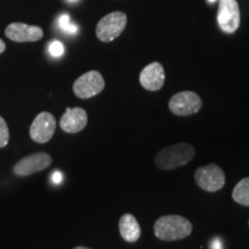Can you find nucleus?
<instances>
[{
	"instance_id": "1",
	"label": "nucleus",
	"mask_w": 249,
	"mask_h": 249,
	"mask_svg": "<svg viewBox=\"0 0 249 249\" xmlns=\"http://www.w3.org/2000/svg\"><path fill=\"white\" fill-rule=\"evenodd\" d=\"M193 224L179 214L161 216L155 222L154 232L156 238L163 241H177L191 235Z\"/></svg>"
},
{
	"instance_id": "2",
	"label": "nucleus",
	"mask_w": 249,
	"mask_h": 249,
	"mask_svg": "<svg viewBox=\"0 0 249 249\" xmlns=\"http://www.w3.org/2000/svg\"><path fill=\"white\" fill-rule=\"evenodd\" d=\"M195 156V148L186 142L164 148L156 155L155 164L158 169L171 171L188 164Z\"/></svg>"
},
{
	"instance_id": "3",
	"label": "nucleus",
	"mask_w": 249,
	"mask_h": 249,
	"mask_svg": "<svg viewBox=\"0 0 249 249\" xmlns=\"http://www.w3.org/2000/svg\"><path fill=\"white\" fill-rule=\"evenodd\" d=\"M126 24L127 15L124 12H112L99 20L96 27V36L101 42H112L123 34Z\"/></svg>"
},
{
	"instance_id": "4",
	"label": "nucleus",
	"mask_w": 249,
	"mask_h": 249,
	"mask_svg": "<svg viewBox=\"0 0 249 249\" xmlns=\"http://www.w3.org/2000/svg\"><path fill=\"white\" fill-rule=\"evenodd\" d=\"M195 182L205 192L214 193L220 191L225 186V173L217 164H209L198 167L194 173Z\"/></svg>"
},
{
	"instance_id": "5",
	"label": "nucleus",
	"mask_w": 249,
	"mask_h": 249,
	"mask_svg": "<svg viewBox=\"0 0 249 249\" xmlns=\"http://www.w3.org/2000/svg\"><path fill=\"white\" fill-rule=\"evenodd\" d=\"M105 88V81L97 71H90L82 74L73 85V91L76 97L89 99L101 93Z\"/></svg>"
},
{
	"instance_id": "6",
	"label": "nucleus",
	"mask_w": 249,
	"mask_h": 249,
	"mask_svg": "<svg viewBox=\"0 0 249 249\" xmlns=\"http://www.w3.org/2000/svg\"><path fill=\"white\" fill-rule=\"evenodd\" d=\"M217 22L226 34H234L240 27V8L236 0H219Z\"/></svg>"
},
{
	"instance_id": "7",
	"label": "nucleus",
	"mask_w": 249,
	"mask_h": 249,
	"mask_svg": "<svg viewBox=\"0 0 249 249\" xmlns=\"http://www.w3.org/2000/svg\"><path fill=\"white\" fill-rule=\"evenodd\" d=\"M202 107V99L193 91H181L172 96L169 102V108L178 117H187L197 113Z\"/></svg>"
},
{
	"instance_id": "8",
	"label": "nucleus",
	"mask_w": 249,
	"mask_h": 249,
	"mask_svg": "<svg viewBox=\"0 0 249 249\" xmlns=\"http://www.w3.org/2000/svg\"><path fill=\"white\" fill-rule=\"evenodd\" d=\"M55 128H57V123L53 114L50 112H40L30 126V138L33 141L40 144L48 143L53 138Z\"/></svg>"
},
{
	"instance_id": "9",
	"label": "nucleus",
	"mask_w": 249,
	"mask_h": 249,
	"mask_svg": "<svg viewBox=\"0 0 249 249\" xmlns=\"http://www.w3.org/2000/svg\"><path fill=\"white\" fill-rule=\"evenodd\" d=\"M52 164V157L46 152H37L27 156L14 165L13 172L18 177H27L48 169Z\"/></svg>"
},
{
	"instance_id": "10",
	"label": "nucleus",
	"mask_w": 249,
	"mask_h": 249,
	"mask_svg": "<svg viewBox=\"0 0 249 249\" xmlns=\"http://www.w3.org/2000/svg\"><path fill=\"white\" fill-rule=\"evenodd\" d=\"M6 37L13 42L18 43H26V42H37L42 39L43 33L42 28L37 26H29L26 23L14 22L7 26L5 30Z\"/></svg>"
},
{
	"instance_id": "11",
	"label": "nucleus",
	"mask_w": 249,
	"mask_h": 249,
	"mask_svg": "<svg viewBox=\"0 0 249 249\" xmlns=\"http://www.w3.org/2000/svg\"><path fill=\"white\" fill-rule=\"evenodd\" d=\"M165 82V71L160 62H151L140 73V83L148 91H158Z\"/></svg>"
},
{
	"instance_id": "12",
	"label": "nucleus",
	"mask_w": 249,
	"mask_h": 249,
	"mask_svg": "<svg viewBox=\"0 0 249 249\" xmlns=\"http://www.w3.org/2000/svg\"><path fill=\"white\" fill-rule=\"evenodd\" d=\"M60 128L68 134L82 132L88 124V114L82 107H68L60 119Z\"/></svg>"
},
{
	"instance_id": "13",
	"label": "nucleus",
	"mask_w": 249,
	"mask_h": 249,
	"mask_svg": "<svg viewBox=\"0 0 249 249\" xmlns=\"http://www.w3.org/2000/svg\"><path fill=\"white\" fill-rule=\"evenodd\" d=\"M119 232L127 242H136L141 238V226L132 213H124L120 217Z\"/></svg>"
},
{
	"instance_id": "14",
	"label": "nucleus",
	"mask_w": 249,
	"mask_h": 249,
	"mask_svg": "<svg viewBox=\"0 0 249 249\" xmlns=\"http://www.w3.org/2000/svg\"><path fill=\"white\" fill-rule=\"evenodd\" d=\"M232 198L236 203L249 207V177L241 179L232 192Z\"/></svg>"
},
{
	"instance_id": "15",
	"label": "nucleus",
	"mask_w": 249,
	"mask_h": 249,
	"mask_svg": "<svg viewBox=\"0 0 249 249\" xmlns=\"http://www.w3.org/2000/svg\"><path fill=\"white\" fill-rule=\"evenodd\" d=\"M58 26L64 33L70 34V35H74V34L77 33V26L71 22L70 15L67 14H62L59 17Z\"/></svg>"
},
{
	"instance_id": "16",
	"label": "nucleus",
	"mask_w": 249,
	"mask_h": 249,
	"mask_svg": "<svg viewBox=\"0 0 249 249\" xmlns=\"http://www.w3.org/2000/svg\"><path fill=\"white\" fill-rule=\"evenodd\" d=\"M9 142V129L5 119L0 117V148H5Z\"/></svg>"
},
{
	"instance_id": "17",
	"label": "nucleus",
	"mask_w": 249,
	"mask_h": 249,
	"mask_svg": "<svg viewBox=\"0 0 249 249\" xmlns=\"http://www.w3.org/2000/svg\"><path fill=\"white\" fill-rule=\"evenodd\" d=\"M65 48L60 40H52L49 44V53L54 58H59L64 54Z\"/></svg>"
},
{
	"instance_id": "18",
	"label": "nucleus",
	"mask_w": 249,
	"mask_h": 249,
	"mask_svg": "<svg viewBox=\"0 0 249 249\" xmlns=\"http://www.w3.org/2000/svg\"><path fill=\"white\" fill-rule=\"evenodd\" d=\"M210 249H224L223 244L219 238H213L210 242Z\"/></svg>"
},
{
	"instance_id": "19",
	"label": "nucleus",
	"mask_w": 249,
	"mask_h": 249,
	"mask_svg": "<svg viewBox=\"0 0 249 249\" xmlns=\"http://www.w3.org/2000/svg\"><path fill=\"white\" fill-rule=\"evenodd\" d=\"M52 180H53L54 183H60L62 180V174L59 172V171H55V172L52 174Z\"/></svg>"
},
{
	"instance_id": "20",
	"label": "nucleus",
	"mask_w": 249,
	"mask_h": 249,
	"mask_svg": "<svg viewBox=\"0 0 249 249\" xmlns=\"http://www.w3.org/2000/svg\"><path fill=\"white\" fill-rule=\"evenodd\" d=\"M6 50V44H5V42L4 40H2L1 38H0V54L2 53V52H4Z\"/></svg>"
},
{
	"instance_id": "21",
	"label": "nucleus",
	"mask_w": 249,
	"mask_h": 249,
	"mask_svg": "<svg viewBox=\"0 0 249 249\" xmlns=\"http://www.w3.org/2000/svg\"><path fill=\"white\" fill-rule=\"evenodd\" d=\"M73 249H90V248H87V247H83V246H79V247H75Z\"/></svg>"
},
{
	"instance_id": "22",
	"label": "nucleus",
	"mask_w": 249,
	"mask_h": 249,
	"mask_svg": "<svg viewBox=\"0 0 249 249\" xmlns=\"http://www.w3.org/2000/svg\"><path fill=\"white\" fill-rule=\"evenodd\" d=\"M208 1H209V2H214V1H216V0H208Z\"/></svg>"
},
{
	"instance_id": "23",
	"label": "nucleus",
	"mask_w": 249,
	"mask_h": 249,
	"mask_svg": "<svg viewBox=\"0 0 249 249\" xmlns=\"http://www.w3.org/2000/svg\"><path fill=\"white\" fill-rule=\"evenodd\" d=\"M70 1H75V0H70Z\"/></svg>"
},
{
	"instance_id": "24",
	"label": "nucleus",
	"mask_w": 249,
	"mask_h": 249,
	"mask_svg": "<svg viewBox=\"0 0 249 249\" xmlns=\"http://www.w3.org/2000/svg\"><path fill=\"white\" fill-rule=\"evenodd\" d=\"M248 224H249V222H248Z\"/></svg>"
}]
</instances>
